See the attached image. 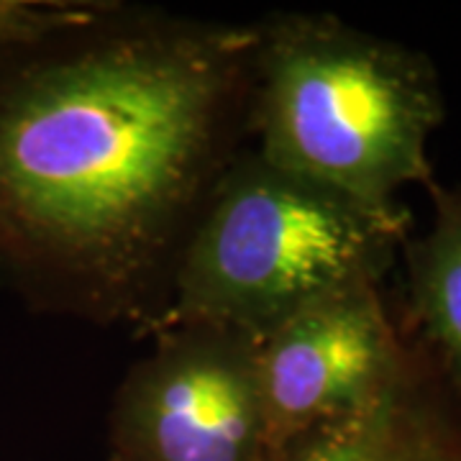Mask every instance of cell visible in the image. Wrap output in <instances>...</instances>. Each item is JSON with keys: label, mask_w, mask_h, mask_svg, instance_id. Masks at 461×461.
Listing matches in <instances>:
<instances>
[{"label": "cell", "mask_w": 461, "mask_h": 461, "mask_svg": "<svg viewBox=\"0 0 461 461\" xmlns=\"http://www.w3.org/2000/svg\"><path fill=\"white\" fill-rule=\"evenodd\" d=\"M254 23L87 0L0 50V293L151 336L247 151Z\"/></svg>", "instance_id": "obj_1"}, {"label": "cell", "mask_w": 461, "mask_h": 461, "mask_svg": "<svg viewBox=\"0 0 461 461\" xmlns=\"http://www.w3.org/2000/svg\"><path fill=\"white\" fill-rule=\"evenodd\" d=\"M254 29V151L369 211H408L400 193L436 182L430 139L446 115L429 57L330 14H272Z\"/></svg>", "instance_id": "obj_2"}, {"label": "cell", "mask_w": 461, "mask_h": 461, "mask_svg": "<svg viewBox=\"0 0 461 461\" xmlns=\"http://www.w3.org/2000/svg\"><path fill=\"white\" fill-rule=\"evenodd\" d=\"M408 236V211H369L247 149L190 239L157 330L213 326L257 341L330 293L382 285Z\"/></svg>", "instance_id": "obj_3"}, {"label": "cell", "mask_w": 461, "mask_h": 461, "mask_svg": "<svg viewBox=\"0 0 461 461\" xmlns=\"http://www.w3.org/2000/svg\"><path fill=\"white\" fill-rule=\"evenodd\" d=\"M108 415L118 461H267L257 341L213 326L157 330Z\"/></svg>", "instance_id": "obj_4"}, {"label": "cell", "mask_w": 461, "mask_h": 461, "mask_svg": "<svg viewBox=\"0 0 461 461\" xmlns=\"http://www.w3.org/2000/svg\"><path fill=\"white\" fill-rule=\"evenodd\" d=\"M408 330L379 285H357L300 308L257 339L269 454L362 411L393 382Z\"/></svg>", "instance_id": "obj_5"}, {"label": "cell", "mask_w": 461, "mask_h": 461, "mask_svg": "<svg viewBox=\"0 0 461 461\" xmlns=\"http://www.w3.org/2000/svg\"><path fill=\"white\" fill-rule=\"evenodd\" d=\"M267 461H461V408L408 333L400 372L369 405Z\"/></svg>", "instance_id": "obj_6"}, {"label": "cell", "mask_w": 461, "mask_h": 461, "mask_svg": "<svg viewBox=\"0 0 461 461\" xmlns=\"http://www.w3.org/2000/svg\"><path fill=\"white\" fill-rule=\"evenodd\" d=\"M429 193V229L402 244L405 329L461 408V187L433 182Z\"/></svg>", "instance_id": "obj_7"}, {"label": "cell", "mask_w": 461, "mask_h": 461, "mask_svg": "<svg viewBox=\"0 0 461 461\" xmlns=\"http://www.w3.org/2000/svg\"><path fill=\"white\" fill-rule=\"evenodd\" d=\"M85 3L87 0H0V50L72 21Z\"/></svg>", "instance_id": "obj_8"}, {"label": "cell", "mask_w": 461, "mask_h": 461, "mask_svg": "<svg viewBox=\"0 0 461 461\" xmlns=\"http://www.w3.org/2000/svg\"><path fill=\"white\" fill-rule=\"evenodd\" d=\"M105 461H118V459H115V456H111V454H108V459H105Z\"/></svg>", "instance_id": "obj_9"}]
</instances>
